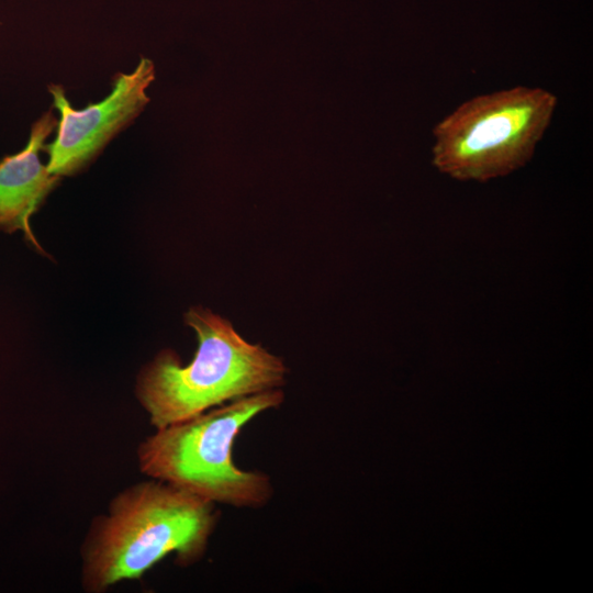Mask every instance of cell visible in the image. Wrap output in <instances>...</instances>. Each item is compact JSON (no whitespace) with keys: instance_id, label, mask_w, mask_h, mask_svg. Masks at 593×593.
<instances>
[{"instance_id":"cell-1","label":"cell","mask_w":593,"mask_h":593,"mask_svg":"<svg viewBox=\"0 0 593 593\" xmlns=\"http://www.w3.org/2000/svg\"><path fill=\"white\" fill-rule=\"evenodd\" d=\"M219 522L214 503L148 478L116 493L96 516L80 548V582L87 593L141 579L167 556L179 566L198 562Z\"/></svg>"},{"instance_id":"cell-2","label":"cell","mask_w":593,"mask_h":593,"mask_svg":"<svg viewBox=\"0 0 593 593\" xmlns=\"http://www.w3.org/2000/svg\"><path fill=\"white\" fill-rule=\"evenodd\" d=\"M184 320L198 338L192 360L183 365L165 349L136 378L135 395L155 429L286 383L283 360L245 340L227 320L201 306Z\"/></svg>"},{"instance_id":"cell-3","label":"cell","mask_w":593,"mask_h":593,"mask_svg":"<svg viewBox=\"0 0 593 593\" xmlns=\"http://www.w3.org/2000/svg\"><path fill=\"white\" fill-rule=\"evenodd\" d=\"M283 400L281 389L269 390L155 429L137 446L138 469L215 505L264 507L273 495L270 477L239 468L232 451L244 426Z\"/></svg>"},{"instance_id":"cell-4","label":"cell","mask_w":593,"mask_h":593,"mask_svg":"<svg viewBox=\"0 0 593 593\" xmlns=\"http://www.w3.org/2000/svg\"><path fill=\"white\" fill-rule=\"evenodd\" d=\"M557 105V96L539 87L478 94L434 126L432 164L459 181L507 176L532 159Z\"/></svg>"},{"instance_id":"cell-5","label":"cell","mask_w":593,"mask_h":593,"mask_svg":"<svg viewBox=\"0 0 593 593\" xmlns=\"http://www.w3.org/2000/svg\"><path fill=\"white\" fill-rule=\"evenodd\" d=\"M154 77V64L142 57L131 74L118 76L107 98L81 110L70 105L61 86L51 85L60 120L55 139L43 148L49 157L47 170L58 177L72 176L90 165L148 103L146 89Z\"/></svg>"},{"instance_id":"cell-6","label":"cell","mask_w":593,"mask_h":593,"mask_svg":"<svg viewBox=\"0 0 593 593\" xmlns=\"http://www.w3.org/2000/svg\"><path fill=\"white\" fill-rule=\"evenodd\" d=\"M57 124L53 112H45L32 125L24 149L0 160V230L7 233L21 231L37 248L40 245L30 219L60 180L47 170L40 153Z\"/></svg>"}]
</instances>
